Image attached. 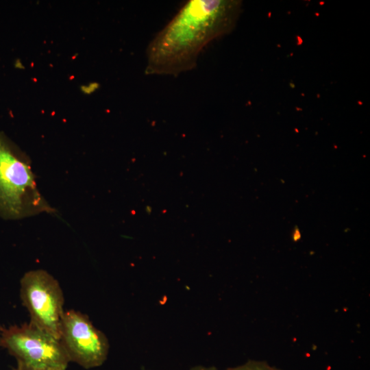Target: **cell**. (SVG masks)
Segmentation results:
<instances>
[{
  "mask_svg": "<svg viewBox=\"0 0 370 370\" xmlns=\"http://www.w3.org/2000/svg\"><path fill=\"white\" fill-rule=\"evenodd\" d=\"M241 3L235 0H189L147 49L145 72L177 75L195 67L203 48L232 29Z\"/></svg>",
  "mask_w": 370,
  "mask_h": 370,
  "instance_id": "cell-1",
  "label": "cell"
},
{
  "mask_svg": "<svg viewBox=\"0 0 370 370\" xmlns=\"http://www.w3.org/2000/svg\"><path fill=\"white\" fill-rule=\"evenodd\" d=\"M54 211L37 188L28 156L0 134V216L15 220Z\"/></svg>",
  "mask_w": 370,
  "mask_h": 370,
  "instance_id": "cell-2",
  "label": "cell"
},
{
  "mask_svg": "<svg viewBox=\"0 0 370 370\" xmlns=\"http://www.w3.org/2000/svg\"><path fill=\"white\" fill-rule=\"evenodd\" d=\"M0 346L16 359L17 365L66 369L71 362L60 340L31 323L0 328Z\"/></svg>",
  "mask_w": 370,
  "mask_h": 370,
  "instance_id": "cell-3",
  "label": "cell"
},
{
  "mask_svg": "<svg viewBox=\"0 0 370 370\" xmlns=\"http://www.w3.org/2000/svg\"><path fill=\"white\" fill-rule=\"evenodd\" d=\"M20 295L32 325L60 340L64 312V295L58 282L42 269L25 273L21 280Z\"/></svg>",
  "mask_w": 370,
  "mask_h": 370,
  "instance_id": "cell-4",
  "label": "cell"
},
{
  "mask_svg": "<svg viewBox=\"0 0 370 370\" xmlns=\"http://www.w3.org/2000/svg\"><path fill=\"white\" fill-rule=\"evenodd\" d=\"M60 341L70 361L85 369L101 366L106 360L109 344L88 317L74 310L64 312Z\"/></svg>",
  "mask_w": 370,
  "mask_h": 370,
  "instance_id": "cell-5",
  "label": "cell"
},
{
  "mask_svg": "<svg viewBox=\"0 0 370 370\" xmlns=\"http://www.w3.org/2000/svg\"><path fill=\"white\" fill-rule=\"evenodd\" d=\"M226 370H281L271 367L264 362L248 361L246 363L227 369Z\"/></svg>",
  "mask_w": 370,
  "mask_h": 370,
  "instance_id": "cell-6",
  "label": "cell"
},
{
  "mask_svg": "<svg viewBox=\"0 0 370 370\" xmlns=\"http://www.w3.org/2000/svg\"><path fill=\"white\" fill-rule=\"evenodd\" d=\"M99 85L97 82H90L87 84H84L80 86L82 92L84 95H90L97 90Z\"/></svg>",
  "mask_w": 370,
  "mask_h": 370,
  "instance_id": "cell-7",
  "label": "cell"
},
{
  "mask_svg": "<svg viewBox=\"0 0 370 370\" xmlns=\"http://www.w3.org/2000/svg\"><path fill=\"white\" fill-rule=\"evenodd\" d=\"M13 370H66V369H43V368H36V367H33L17 365V367Z\"/></svg>",
  "mask_w": 370,
  "mask_h": 370,
  "instance_id": "cell-8",
  "label": "cell"
},
{
  "mask_svg": "<svg viewBox=\"0 0 370 370\" xmlns=\"http://www.w3.org/2000/svg\"><path fill=\"white\" fill-rule=\"evenodd\" d=\"M190 370H216L214 367H208L204 366H197L191 368Z\"/></svg>",
  "mask_w": 370,
  "mask_h": 370,
  "instance_id": "cell-9",
  "label": "cell"
}]
</instances>
